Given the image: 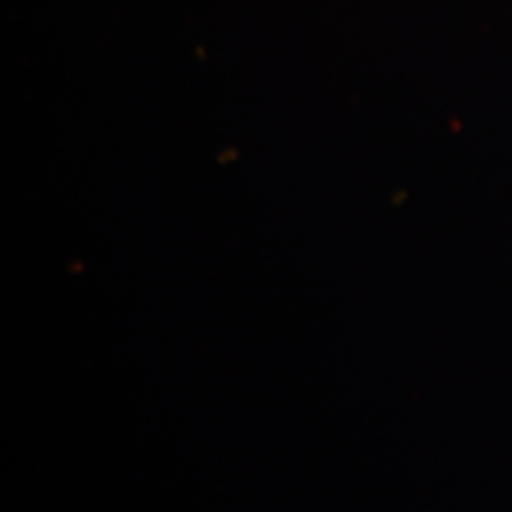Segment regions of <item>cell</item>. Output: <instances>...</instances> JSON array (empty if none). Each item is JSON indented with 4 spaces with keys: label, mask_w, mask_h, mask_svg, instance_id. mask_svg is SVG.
<instances>
[]
</instances>
